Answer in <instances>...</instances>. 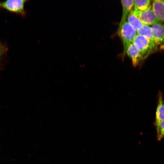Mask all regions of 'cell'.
Here are the masks:
<instances>
[{"label": "cell", "instance_id": "1", "mask_svg": "<svg viewBox=\"0 0 164 164\" xmlns=\"http://www.w3.org/2000/svg\"><path fill=\"white\" fill-rule=\"evenodd\" d=\"M118 32L121 39L123 44V56L124 57L127 47L129 44L132 43L137 35V31L126 21L119 27Z\"/></svg>", "mask_w": 164, "mask_h": 164}, {"label": "cell", "instance_id": "2", "mask_svg": "<svg viewBox=\"0 0 164 164\" xmlns=\"http://www.w3.org/2000/svg\"><path fill=\"white\" fill-rule=\"evenodd\" d=\"M132 43L140 52L143 59L155 48L151 41L147 37L139 34L136 35Z\"/></svg>", "mask_w": 164, "mask_h": 164}, {"label": "cell", "instance_id": "3", "mask_svg": "<svg viewBox=\"0 0 164 164\" xmlns=\"http://www.w3.org/2000/svg\"><path fill=\"white\" fill-rule=\"evenodd\" d=\"M27 1V0H9L0 1V8L24 16L26 13L24 6Z\"/></svg>", "mask_w": 164, "mask_h": 164}, {"label": "cell", "instance_id": "4", "mask_svg": "<svg viewBox=\"0 0 164 164\" xmlns=\"http://www.w3.org/2000/svg\"><path fill=\"white\" fill-rule=\"evenodd\" d=\"M134 11L137 17L143 24L152 26L160 22L157 19L151 6L144 11Z\"/></svg>", "mask_w": 164, "mask_h": 164}, {"label": "cell", "instance_id": "5", "mask_svg": "<svg viewBox=\"0 0 164 164\" xmlns=\"http://www.w3.org/2000/svg\"><path fill=\"white\" fill-rule=\"evenodd\" d=\"M126 53L131 59L133 66H137L143 58L139 50L135 46L133 43H131L127 47Z\"/></svg>", "mask_w": 164, "mask_h": 164}, {"label": "cell", "instance_id": "6", "mask_svg": "<svg viewBox=\"0 0 164 164\" xmlns=\"http://www.w3.org/2000/svg\"><path fill=\"white\" fill-rule=\"evenodd\" d=\"M158 98L155 123L156 128L164 120V101L162 93L160 91L159 92Z\"/></svg>", "mask_w": 164, "mask_h": 164}, {"label": "cell", "instance_id": "7", "mask_svg": "<svg viewBox=\"0 0 164 164\" xmlns=\"http://www.w3.org/2000/svg\"><path fill=\"white\" fill-rule=\"evenodd\" d=\"M153 30L154 37L156 45L164 43V25L159 22L151 27Z\"/></svg>", "mask_w": 164, "mask_h": 164}, {"label": "cell", "instance_id": "8", "mask_svg": "<svg viewBox=\"0 0 164 164\" xmlns=\"http://www.w3.org/2000/svg\"><path fill=\"white\" fill-rule=\"evenodd\" d=\"M152 8L159 22H164V0H154Z\"/></svg>", "mask_w": 164, "mask_h": 164}, {"label": "cell", "instance_id": "9", "mask_svg": "<svg viewBox=\"0 0 164 164\" xmlns=\"http://www.w3.org/2000/svg\"><path fill=\"white\" fill-rule=\"evenodd\" d=\"M122 13L121 19L119 24V27L125 21L129 13L133 6L134 0H121Z\"/></svg>", "mask_w": 164, "mask_h": 164}, {"label": "cell", "instance_id": "10", "mask_svg": "<svg viewBox=\"0 0 164 164\" xmlns=\"http://www.w3.org/2000/svg\"><path fill=\"white\" fill-rule=\"evenodd\" d=\"M138 34L147 37L155 48L156 44L152 28L149 26L143 24L142 28L137 31Z\"/></svg>", "mask_w": 164, "mask_h": 164}, {"label": "cell", "instance_id": "11", "mask_svg": "<svg viewBox=\"0 0 164 164\" xmlns=\"http://www.w3.org/2000/svg\"><path fill=\"white\" fill-rule=\"evenodd\" d=\"M127 17V22L136 31L140 29L143 25L137 17L134 10L131 11Z\"/></svg>", "mask_w": 164, "mask_h": 164}, {"label": "cell", "instance_id": "12", "mask_svg": "<svg viewBox=\"0 0 164 164\" xmlns=\"http://www.w3.org/2000/svg\"><path fill=\"white\" fill-rule=\"evenodd\" d=\"M150 0H134V10L140 11L146 10L150 6Z\"/></svg>", "mask_w": 164, "mask_h": 164}, {"label": "cell", "instance_id": "13", "mask_svg": "<svg viewBox=\"0 0 164 164\" xmlns=\"http://www.w3.org/2000/svg\"><path fill=\"white\" fill-rule=\"evenodd\" d=\"M157 133V139L158 141H160L164 137V120L160 123L156 128Z\"/></svg>", "mask_w": 164, "mask_h": 164}, {"label": "cell", "instance_id": "14", "mask_svg": "<svg viewBox=\"0 0 164 164\" xmlns=\"http://www.w3.org/2000/svg\"><path fill=\"white\" fill-rule=\"evenodd\" d=\"M7 48L0 41V59L2 56L5 54Z\"/></svg>", "mask_w": 164, "mask_h": 164}]
</instances>
